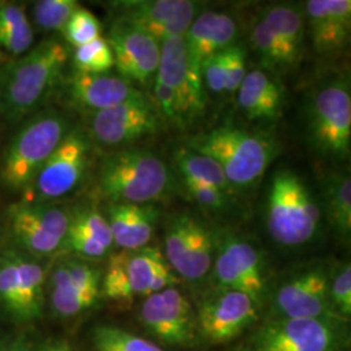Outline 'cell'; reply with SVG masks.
Wrapping results in <instances>:
<instances>
[{
	"label": "cell",
	"instance_id": "cell-34",
	"mask_svg": "<svg viewBox=\"0 0 351 351\" xmlns=\"http://www.w3.org/2000/svg\"><path fill=\"white\" fill-rule=\"evenodd\" d=\"M68 230L95 239L108 250L112 247V233L108 221L94 208H85L71 216Z\"/></svg>",
	"mask_w": 351,
	"mask_h": 351
},
{
	"label": "cell",
	"instance_id": "cell-16",
	"mask_svg": "<svg viewBox=\"0 0 351 351\" xmlns=\"http://www.w3.org/2000/svg\"><path fill=\"white\" fill-rule=\"evenodd\" d=\"M159 112L142 93L112 108L94 113L91 136L103 146H124L159 130Z\"/></svg>",
	"mask_w": 351,
	"mask_h": 351
},
{
	"label": "cell",
	"instance_id": "cell-42",
	"mask_svg": "<svg viewBox=\"0 0 351 351\" xmlns=\"http://www.w3.org/2000/svg\"><path fill=\"white\" fill-rule=\"evenodd\" d=\"M62 246L66 250L72 251L75 254L86 256V258H93V259L103 258L108 252V249H106L95 239L75 233L72 230H68Z\"/></svg>",
	"mask_w": 351,
	"mask_h": 351
},
{
	"label": "cell",
	"instance_id": "cell-24",
	"mask_svg": "<svg viewBox=\"0 0 351 351\" xmlns=\"http://www.w3.org/2000/svg\"><path fill=\"white\" fill-rule=\"evenodd\" d=\"M237 91L239 107L252 121H275L281 116L284 88L271 73L251 71Z\"/></svg>",
	"mask_w": 351,
	"mask_h": 351
},
{
	"label": "cell",
	"instance_id": "cell-33",
	"mask_svg": "<svg viewBox=\"0 0 351 351\" xmlns=\"http://www.w3.org/2000/svg\"><path fill=\"white\" fill-rule=\"evenodd\" d=\"M251 42L265 71L277 73L288 69L281 47L263 20H261L254 27L251 33Z\"/></svg>",
	"mask_w": 351,
	"mask_h": 351
},
{
	"label": "cell",
	"instance_id": "cell-15",
	"mask_svg": "<svg viewBox=\"0 0 351 351\" xmlns=\"http://www.w3.org/2000/svg\"><path fill=\"white\" fill-rule=\"evenodd\" d=\"M117 21L145 32L158 42L184 37L197 17L199 3L190 0H136L114 4Z\"/></svg>",
	"mask_w": 351,
	"mask_h": 351
},
{
	"label": "cell",
	"instance_id": "cell-10",
	"mask_svg": "<svg viewBox=\"0 0 351 351\" xmlns=\"http://www.w3.org/2000/svg\"><path fill=\"white\" fill-rule=\"evenodd\" d=\"M164 250L178 276L198 282L213 269L216 237L201 220L189 213H180L167 224Z\"/></svg>",
	"mask_w": 351,
	"mask_h": 351
},
{
	"label": "cell",
	"instance_id": "cell-25",
	"mask_svg": "<svg viewBox=\"0 0 351 351\" xmlns=\"http://www.w3.org/2000/svg\"><path fill=\"white\" fill-rule=\"evenodd\" d=\"M281 47L288 68L301 58L304 39V13L297 5L277 4L268 7L262 17Z\"/></svg>",
	"mask_w": 351,
	"mask_h": 351
},
{
	"label": "cell",
	"instance_id": "cell-1",
	"mask_svg": "<svg viewBox=\"0 0 351 351\" xmlns=\"http://www.w3.org/2000/svg\"><path fill=\"white\" fill-rule=\"evenodd\" d=\"M68 58L60 40L46 39L5 69L0 107L10 121L23 120L37 108L59 81Z\"/></svg>",
	"mask_w": 351,
	"mask_h": 351
},
{
	"label": "cell",
	"instance_id": "cell-22",
	"mask_svg": "<svg viewBox=\"0 0 351 351\" xmlns=\"http://www.w3.org/2000/svg\"><path fill=\"white\" fill-rule=\"evenodd\" d=\"M159 217L154 204L110 203L107 221L113 243L123 250H138L149 245Z\"/></svg>",
	"mask_w": 351,
	"mask_h": 351
},
{
	"label": "cell",
	"instance_id": "cell-28",
	"mask_svg": "<svg viewBox=\"0 0 351 351\" xmlns=\"http://www.w3.org/2000/svg\"><path fill=\"white\" fill-rule=\"evenodd\" d=\"M176 164L182 178L211 185L223 190L228 195L234 189L229 184L223 168L207 155L191 149H180L176 152Z\"/></svg>",
	"mask_w": 351,
	"mask_h": 351
},
{
	"label": "cell",
	"instance_id": "cell-39",
	"mask_svg": "<svg viewBox=\"0 0 351 351\" xmlns=\"http://www.w3.org/2000/svg\"><path fill=\"white\" fill-rule=\"evenodd\" d=\"M0 303L11 314L20 317L21 304H20L17 271H16L13 256L0 259Z\"/></svg>",
	"mask_w": 351,
	"mask_h": 351
},
{
	"label": "cell",
	"instance_id": "cell-43",
	"mask_svg": "<svg viewBox=\"0 0 351 351\" xmlns=\"http://www.w3.org/2000/svg\"><path fill=\"white\" fill-rule=\"evenodd\" d=\"M202 80L213 93L226 91V68L223 51L208 58L201 65Z\"/></svg>",
	"mask_w": 351,
	"mask_h": 351
},
{
	"label": "cell",
	"instance_id": "cell-9",
	"mask_svg": "<svg viewBox=\"0 0 351 351\" xmlns=\"http://www.w3.org/2000/svg\"><path fill=\"white\" fill-rule=\"evenodd\" d=\"M346 324L323 319H268L251 339V351H343Z\"/></svg>",
	"mask_w": 351,
	"mask_h": 351
},
{
	"label": "cell",
	"instance_id": "cell-7",
	"mask_svg": "<svg viewBox=\"0 0 351 351\" xmlns=\"http://www.w3.org/2000/svg\"><path fill=\"white\" fill-rule=\"evenodd\" d=\"M307 133L315 150L333 160H345L351 150V93L346 80L316 88L307 107Z\"/></svg>",
	"mask_w": 351,
	"mask_h": 351
},
{
	"label": "cell",
	"instance_id": "cell-30",
	"mask_svg": "<svg viewBox=\"0 0 351 351\" xmlns=\"http://www.w3.org/2000/svg\"><path fill=\"white\" fill-rule=\"evenodd\" d=\"M51 288L52 307L60 316L71 317L81 314L97 302L73 287L64 262L55 268L51 276Z\"/></svg>",
	"mask_w": 351,
	"mask_h": 351
},
{
	"label": "cell",
	"instance_id": "cell-12",
	"mask_svg": "<svg viewBox=\"0 0 351 351\" xmlns=\"http://www.w3.org/2000/svg\"><path fill=\"white\" fill-rule=\"evenodd\" d=\"M213 280L217 289L245 293L262 304L268 284L261 252L250 242L233 234L216 237Z\"/></svg>",
	"mask_w": 351,
	"mask_h": 351
},
{
	"label": "cell",
	"instance_id": "cell-4",
	"mask_svg": "<svg viewBox=\"0 0 351 351\" xmlns=\"http://www.w3.org/2000/svg\"><path fill=\"white\" fill-rule=\"evenodd\" d=\"M190 149L213 158L233 188L255 184L276 156L275 142L233 126H221L202 134L189 143Z\"/></svg>",
	"mask_w": 351,
	"mask_h": 351
},
{
	"label": "cell",
	"instance_id": "cell-2",
	"mask_svg": "<svg viewBox=\"0 0 351 351\" xmlns=\"http://www.w3.org/2000/svg\"><path fill=\"white\" fill-rule=\"evenodd\" d=\"M172 185L168 167L146 149H126L107 156L101 165L98 186L110 203L152 204Z\"/></svg>",
	"mask_w": 351,
	"mask_h": 351
},
{
	"label": "cell",
	"instance_id": "cell-27",
	"mask_svg": "<svg viewBox=\"0 0 351 351\" xmlns=\"http://www.w3.org/2000/svg\"><path fill=\"white\" fill-rule=\"evenodd\" d=\"M33 39L24 7L12 3L0 4V47L11 55H21L29 51Z\"/></svg>",
	"mask_w": 351,
	"mask_h": 351
},
{
	"label": "cell",
	"instance_id": "cell-17",
	"mask_svg": "<svg viewBox=\"0 0 351 351\" xmlns=\"http://www.w3.org/2000/svg\"><path fill=\"white\" fill-rule=\"evenodd\" d=\"M261 306L245 293L217 289L202 302L197 326L211 343H226L254 324Z\"/></svg>",
	"mask_w": 351,
	"mask_h": 351
},
{
	"label": "cell",
	"instance_id": "cell-6",
	"mask_svg": "<svg viewBox=\"0 0 351 351\" xmlns=\"http://www.w3.org/2000/svg\"><path fill=\"white\" fill-rule=\"evenodd\" d=\"M178 282L163 254L156 247L121 250L108 261L101 291L106 298L129 303L136 297H149Z\"/></svg>",
	"mask_w": 351,
	"mask_h": 351
},
{
	"label": "cell",
	"instance_id": "cell-13",
	"mask_svg": "<svg viewBox=\"0 0 351 351\" xmlns=\"http://www.w3.org/2000/svg\"><path fill=\"white\" fill-rule=\"evenodd\" d=\"M160 47V63L155 78L173 91L182 126L188 125L206 107L201 69L191 63L184 37L165 39Z\"/></svg>",
	"mask_w": 351,
	"mask_h": 351
},
{
	"label": "cell",
	"instance_id": "cell-45",
	"mask_svg": "<svg viewBox=\"0 0 351 351\" xmlns=\"http://www.w3.org/2000/svg\"><path fill=\"white\" fill-rule=\"evenodd\" d=\"M7 351H27L23 345H17V346H13L11 349H8Z\"/></svg>",
	"mask_w": 351,
	"mask_h": 351
},
{
	"label": "cell",
	"instance_id": "cell-21",
	"mask_svg": "<svg viewBox=\"0 0 351 351\" xmlns=\"http://www.w3.org/2000/svg\"><path fill=\"white\" fill-rule=\"evenodd\" d=\"M68 91L75 106L94 113L112 108L141 94L139 90L123 77L107 73L85 75L78 72L71 77Z\"/></svg>",
	"mask_w": 351,
	"mask_h": 351
},
{
	"label": "cell",
	"instance_id": "cell-23",
	"mask_svg": "<svg viewBox=\"0 0 351 351\" xmlns=\"http://www.w3.org/2000/svg\"><path fill=\"white\" fill-rule=\"evenodd\" d=\"M237 24L226 13L204 12L197 16L184 40L191 63L201 69L204 60L233 45Z\"/></svg>",
	"mask_w": 351,
	"mask_h": 351
},
{
	"label": "cell",
	"instance_id": "cell-36",
	"mask_svg": "<svg viewBox=\"0 0 351 351\" xmlns=\"http://www.w3.org/2000/svg\"><path fill=\"white\" fill-rule=\"evenodd\" d=\"M63 32L66 40L72 46L81 47L101 37V23L94 13L80 7L71 16Z\"/></svg>",
	"mask_w": 351,
	"mask_h": 351
},
{
	"label": "cell",
	"instance_id": "cell-19",
	"mask_svg": "<svg viewBox=\"0 0 351 351\" xmlns=\"http://www.w3.org/2000/svg\"><path fill=\"white\" fill-rule=\"evenodd\" d=\"M114 66L126 81L147 84L158 73L162 47L155 38L134 26L116 21L108 39Z\"/></svg>",
	"mask_w": 351,
	"mask_h": 351
},
{
	"label": "cell",
	"instance_id": "cell-14",
	"mask_svg": "<svg viewBox=\"0 0 351 351\" xmlns=\"http://www.w3.org/2000/svg\"><path fill=\"white\" fill-rule=\"evenodd\" d=\"M139 320L152 337L168 346H188L197 337V316L188 298L175 287L146 297Z\"/></svg>",
	"mask_w": 351,
	"mask_h": 351
},
{
	"label": "cell",
	"instance_id": "cell-20",
	"mask_svg": "<svg viewBox=\"0 0 351 351\" xmlns=\"http://www.w3.org/2000/svg\"><path fill=\"white\" fill-rule=\"evenodd\" d=\"M306 16L314 50L324 55H337L350 40V0H310Z\"/></svg>",
	"mask_w": 351,
	"mask_h": 351
},
{
	"label": "cell",
	"instance_id": "cell-44",
	"mask_svg": "<svg viewBox=\"0 0 351 351\" xmlns=\"http://www.w3.org/2000/svg\"><path fill=\"white\" fill-rule=\"evenodd\" d=\"M38 351H72V349L68 345V342L59 339V341H50L45 343Z\"/></svg>",
	"mask_w": 351,
	"mask_h": 351
},
{
	"label": "cell",
	"instance_id": "cell-3",
	"mask_svg": "<svg viewBox=\"0 0 351 351\" xmlns=\"http://www.w3.org/2000/svg\"><path fill=\"white\" fill-rule=\"evenodd\" d=\"M267 229L282 247H301L316 237L322 211L295 172L282 168L274 176L267 201Z\"/></svg>",
	"mask_w": 351,
	"mask_h": 351
},
{
	"label": "cell",
	"instance_id": "cell-8",
	"mask_svg": "<svg viewBox=\"0 0 351 351\" xmlns=\"http://www.w3.org/2000/svg\"><path fill=\"white\" fill-rule=\"evenodd\" d=\"M332 274L333 268L328 264L313 263L284 277L272 294L269 319H323L343 323L329 301Z\"/></svg>",
	"mask_w": 351,
	"mask_h": 351
},
{
	"label": "cell",
	"instance_id": "cell-11",
	"mask_svg": "<svg viewBox=\"0 0 351 351\" xmlns=\"http://www.w3.org/2000/svg\"><path fill=\"white\" fill-rule=\"evenodd\" d=\"M88 152L85 133L80 129L69 130L26 189L25 202L52 201L75 190L86 173Z\"/></svg>",
	"mask_w": 351,
	"mask_h": 351
},
{
	"label": "cell",
	"instance_id": "cell-32",
	"mask_svg": "<svg viewBox=\"0 0 351 351\" xmlns=\"http://www.w3.org/2000/svg\"><path fill=\"white\" fill-rule=\"evenodd\" d=\"M75 72L85 75H104L114 66L113 52L104 38L75 47L73 52Z\"/></svg>",
	"mask_w": 351,
	"mask_h": 351
},
{
	"label": "cell",
	"instance_id": "cell-18",
	"mask_svg": "<svg viewBox=\"0 0 351 351\" xmlns=\"http://www.w3.org/2000/svg\"><path fill=\"white\" fill-rule=\"evenodd\" d=\"M11 228L26 250L50 255L59 250L68 233L71 216L63 208L38 202H23L10 208Z\"/></svg>",
	"mask_w": 351,
	"mask_h": 351
},
{
	"label": "cell",
	"instance_id": "cell-29",
	"mask_svg": "<svg viewBox=\"0 0 351 351\" xmlns=\"http://www.w3.org/2000/svg\"><path fill=\"white\" fill-rule=\"evenodd\" d=\"M17 271L21 315L20 319H34L40 314L43 302L45 272L36 262L14 258Z\"/></svg>",
	"mask_w": 351,
	"mask_h": 351
},
{
	"label": "cell",
	"instance_id": "cell-37",
	"mask_svg": "<svg viewBox=\"0 0 351 351\" xmlns=\"http://www.w3.org/2000/svg\"><path fill=\"white\" fill-rule=\"evenodd\" d=\"M329 301L335 314L346 323L351 316V267L342 264L333 274L329 284Z\"/></svg>",
	"mask_w": 351,
	"mask_h": 351
},
{
	"label": "cell",
	"instance_id": "cell-31",
	"mask_svg": "<svg viewBox=\"0 0 351 351\" xmlns=\"http://www.w3.org/2000/svg\"><path fill=\"white\" fill-rule=\"evenodd\" d=\"M93 343L95 351H164L152 341L113 326H97Z\"/></svg>",
	"mask_w": 351,
	"mask_h": 351
},
{
	"label": "cell",
	"instance_id": "cell-40",
	"mask_svg": "<svg viewBox=\"0 0 351 351\" xmlns=\"http://www.w3.org/2000/svg\"><path fill=\"white\" fill-rule=\"evenodd\" d=\"M189 195L201 207L213 211L224 210L229 204V195L220 189L198 182L190 178H182Z\"/></svg>",
	"mask_w": 351,
	"mask_h": 351
},
{
	"label": "cell",
	"instance_id": "cell-38",
	"mask_svg": "<svg viewBox=\"0 0 351 351\" xmlns=\"http://www.w3.org/2000/svg\"><path fill=\"white\" fill-rule=\"evenodd\" d=\"M64 264L68 269L69 278L73 287L82 294L97 301L101 293V271L93 267L91 264L78 259H71L64 262Z\"/></svg>",
	"mask_w": 351,
	"mask_h": 351
},
{
	"label": "cell",
	"instance_id": "cell-5",
	"mask_svg": "<svg viewBox=\"0 0 351 351\" xmlns=\"http://www.w3.org/2000/svg\"><path fill=\"white\" fill-rule=\"evenodd\" d=\"M68 132L66 117L52 111L38 113L26 121L5 150L1 172L4 184L12 190L29 188Z\"/></svg>",
	"mask_w": 351,
	"mask_h": 351
},
{
	"label": "cell",
	"instance_id": "cell-35",
	"mask_svg": "<svg viewBox=\"0 0 351 351\" xmlns=\"http://www.w3.org/2000/svg\"><path fill=\"white\" fill-rule=\"evenodd\" d=\"M78 8L75 0H40L34 5V19L43 30H63Z\"/></svg>",
	"mask_w": 351,
	"mask_h": 351
},
{
	"label": "cell",
	"instance_id": "cell-26",
	"mask_svg": "<svg viewBox=\"0 0 351 351\" xmlns=\"http://www.w3.org/2000/svg\"><path fill=\"white\" fill-rule=\"evenodd\" d=\"M326 213L329 223L342 239L351 233V180L349 173H333L323 182Z\"/></svg>",
	"mask_w": 351,
	"mask_h": 351
},
{
	"label": "cell",
	"instance_id": "cell-41",
	"mask_svg": "<svg viewBox=\"0 0 351 351\" xmlns=\"http://www.w3.org/2000/svg\"><path fill=\"white\" fill-rule=\"evenodd\" d=\"M226 68V91L234 93L246 75V52L239 46L232 45L223 51Z\"/></svg>",
	"mask_w": 351,
	"mask_h": 351
}]
</instances>
